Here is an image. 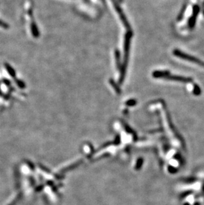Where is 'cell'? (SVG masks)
Here are the masks:
<instances>
[{
	"label": "cell",
	"mask_w": 204,
	"mask_h": 205,
	"mask_svg": "<svg viewBox=\"0 0 204 205\" xmlns=\"http://www.w3.org/2000/svg\"><path fill=\"white\" fill-rule=\"evenodd\" d=\"M133 36V33L131 31H128L125 35V42H124V62L123 63V67L121 68V74L120 77V82L122 83L125 78V75L126 72V69L127 67L128 63V57L129 53V49H130V43H131V39Z\"/></svg>",
	"instance_id": "1"
},
{
	"label": "cell",
	"mask_w": 204,
	"mask_h": 205,
	"mask_svg": "<svg viewBox=\"0 0 204 205\" xmlns=\"http://www.w3.org/2000/svg\"><path fill=\"white\" fill-rule=\"evenodd\" d=\"M153 77L157 78H163L166 80H174V81H178V82H192V80L188 78H185L183 76H174V75H170V72L168 71H154L153 74Z\"/></svg>",
	"instance_id": "2"
},
{
	"label": "cell",
	"mask_w": 204,
	"mask_h": 205,
	"mask_svg": "<svg viewBox=\"0 0 204 205\" xmlns=\"http://www.w3.org/2000/svg\"><path fill=\"white\" fill-rule=\"evenodd\" d=\"M110 83L111 84V86H112L115 89H116V91L117 92V93H119V94L121 92V91H120V89L118 87V86L116 85V83H115L113 81H112V80H110Z\"/></svg>",
	"instance_id": "4"
},
{
	"label": "cell",
	"mask_w": 204,
	"mask_h": 205,
	"mask_svg": "<svg viewBox=\"0 0 204 205\" xmlns=\"http://www.w3.org/2000/svg\"><path fill=\"white\" fill-rule=\"evenodd\" d=\"M111 1H112L113 3L115 8H116V12H117L119 16V17H120L121 21L123 22L124 26L125 27L126 29H128V30L131 31V27H130V24L129 23L127 18H126L125 14L123 13V11H122L120 6L117 4V3L116 0H111Z\"/></svg>",
	"instance_id": "3"
}]
</instances>
